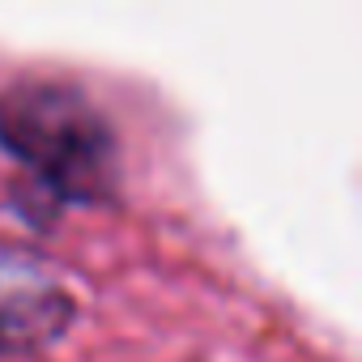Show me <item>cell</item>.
Returning a JSON list of instances; mask_svg holds the SVG:
<instances>
[{
  "instance_id": "6da1fadb",
  "label": "cell",
  "mask_w": 362,
  "mask_h": 362,
  "mask_svg": "<svg viewBox=\"0 0 362 362\" xmlns=\"http://www.w3.org/2000/svg\"><path fill=\"white\" fill-rule=\"evenodd\" d=\"M0 149L26 170L13 209L35 226L69 205H111L119 197L115 124L73 81L26 77L0 90Z\"/></svg>"
},
{
  "instance_id": "7a4b0ae2",
  "label": "cell",
  "mask_w": 362,
  "mask_h": 362,
  "mask_svg": "<svg viewBox=\"0 0 362 362\" xmlns=\"http://www.w3.org/2000/svg\"><path fill=\"white\" fill-rule=\"evenodd\" d=\"M77 311V294L43 252L0 239V358L56 345Z\"/></svg>"
}]
</instances>
